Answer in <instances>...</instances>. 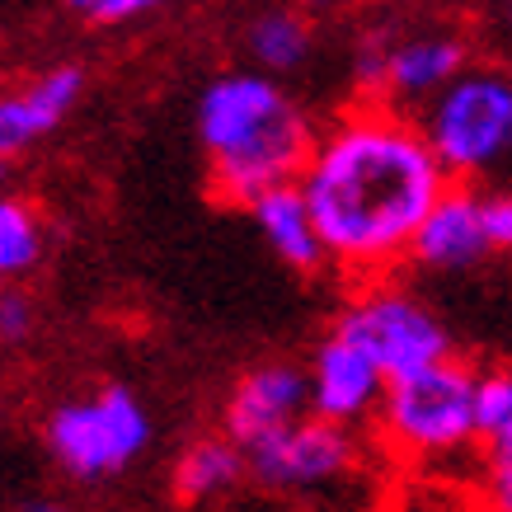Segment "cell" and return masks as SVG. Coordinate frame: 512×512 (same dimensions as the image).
Listing matches in <instances>:
<instances>
[{"mask_svg":"<svg viewBox=\"0 0 512 512\" xmlns=\"http://www.w3.org/2000/svg\"><path fill=\"white\" fill-rule=\"evenodd\" d=\"M480 447L484 456L512 451V372H480Z\"/></svg>","mask_w":512,"mask_h":512,"instance_id":"17","label":"cell"},{"mask_svg":"<svg viewBox=\"0 0 512 512\" xmlns=\"http://www.w3.org/2000/svg\"><path fill=\"white\" fill-rule=\"evenodd\" d=\"M245 212H249V221L259 226L264 245L273 249L287 268H296V273H320V268H329L325 240H320V226H315V217H311V202H306V193L296 184L254 198Z\"/></svg>","mask_w":512,"mask_h":512,"instance_id":"13","label":"cell"},{"mask_svg":"<svg viewBox=\"0 0 512 512\" xmlns=\"http://www.w3.org/2000/svg\"><path fill=\"white\" fill-rule=\"evenodd\" d=\"M334 329L343 339H353L390 381L451 357L447 325L414 292H404L395 278L357 282V292L348 296Z\"/></svg>","mask_w":512,"mask_h":512,"instance_id":"6","label":"cell"},{"mask_svg":"<svg viewBox=\"0 0 512 512\" xmlns=\"http://www.w3.org/2000/svg\"><path fill=\"white\" fill-rule=\"evenodd\" d=\"M484 503L489 512H512V451L484 456Z\"/></svg>","mask_w":512,"mask_h":512,"instance_id":"20","label":"cell"},{"mask_svg":"<svg viewBox=\"0 0 512 512\" xmlns=\"http://www.w3.org/2000/svg\"><path fill=\"white\" fill-rule=\"evenodd\" d=\"M306 381H311V414L339 423V428L372 423L390 386V376L353 339H343L339 329H329L325 339L315 343Z\"/></svg>","mask_w":512,"mask_h":512,"instance_id":"10","label":"cell"},{"mask_svg":"<svg viewBox=\"0 0 512 512\" xmlns=\"http://www.w3.org/2000/svg\"><path fill=\"white\" fill-rule=\"evenodd\" d=\"M52 461L76 480H109L137 461L151 442V414L127 386H104L94 395L57 404L43 423Z\"/></svg>","mask_w":512,"mask_h":512,"instance_id":"5","label":"cell"},{"mask_svg":"<svg viewBox=\"0 0 512 512\" xmlns=\"http://www.w3.org/2000/svg\"><path fill=\"white\" fill-rule=\"evenodd\" d=\"M419 127L451 184L494 188L512 179V71L470 62L419 109Z\"/></svg>","mask_w":512,"mask_h":512,"instance_id":"3","label":"cell"},{"mask_svg":"<svg viewBox=\"0 0 512 512\" xmlns=\"http://www.w3.org/2000/svg\"><path fill=\"white\" fill-rule=\"evenodd\" d=\"M484 226L494 254H512V179L484 188Z\"/></svg>","mask_w":512,"mask_h":512,"instance_id":"19","label":"cell"},{"mask_svg":"<svg viewBox=\"0 0 512 512\" xmlns=\"http://www.w3.org/2000/svg\"><path fill=\"white\" fill-rule=\"evenodd\" d=\"M249 456V475L273 494H325L339 480H348L362 461L353 428H339L329 419H301L287 433L259 442Z\"/></svg>","mask_w":512,"mask_h":512,"instance_id":"7","label":"cell"},{"mask_svg":"<svg viewBox=\"0 0 512 512\" xmlns=\"http://www.w3.org/2000/svg\"><path fill=\"white\" fill-rule=\"evenodd\" d=\"M165 0H109L104 10H99V24H132V19H146L156 15Z\"/></svg>","mask_w":512,"mask_h":512,"instance_id":"21","label":"cell"},{"mask_svg":"<svg viewBox=\"0 0 512 512\" xmlns=\"http://www.w3.org/2000/svg\"><path fill=\"white\" fill-rule=\"evenodd\" d=\"M33 325H38V311H33L29 296L19 287H0V343L19 348L33 334Z\"/></svg>","mask_w":512,"mask_h":512,"instance_id":"18","label":"cell"},{"mask_svg":"<svg viewBox=\"0 0 512 512\" xmlns=\"http://www.w3.org/2000/svg\"><path fill=\"white\" fill-rule=\"evenodd\" d=\"M249 470V456L240 442L231 437H198V442H188L184 456H179V466H174V498L179 503H212L221 498L226 489L245 480Z\"/></svg>","mask_w":512,"mask_h":512,"instance_id":"14","label":"cell"},{"mask_svg":"<svg viewBox=\"0 0 512 512\" xmlns=\"http://www.w3.org/2000/svg\"><path fill=\"white\" fill-rule=\"evenodd\" d=\"M296 188L311 202L329 268L376 282L409 264V245L451 179L419 118L362 99L320 127Z\"/></svg>","mask_w":512,"mask_h":512,"instance_id":"1","label":"cell"},{"mask_svg":"<svg viewBox=\"0 0 512 512\" xmlns=\"http://www.w3.org/2000/svg\"><path fill=\"white\" fill-rule=\"evenodd\" d=\"M494 254L489 245V226H484V188L451 184L433 212L423 217L414 245H409V264L428 268V273H466Z\"/></svg>","mask_w":512,"mask_h":512,"instance_id":"11","label":"cell"},{"mask_svg":"<svg viewBox=\"0 0 512 512\" xmlns=\"http://www.w3.org/2000/svg\"><path fill=\"white\" fill-rule=\"evenodd\" d=\"M508 24H512V5H508Z\"/></svg>","mask_w":512,"mask_h":512,"instance_id":"25","label":"cell"},{"mask_svg":"<svg viewBox=\"0 0 512 512\" xmlns=\"http://www.w3.org/2000/svg\"><path fill=\"white\" fill-rule=\"evenodd\" d=\"M301 419H311V381H306V367H292V362L249 367L221 404V433L245 451L287 433Z\"/></svg>","mask_w":512,"mask_h":512,"instance_id":"9","label":"cell"},{"mask_svg":"<svg viewBox=\"0 0 512 512\" xmlns=\"http://www.w3.org/2000/svg\"><path fill=\"white\" fill-rule=\"evenodd\" d=\"M43 249H47L43 212L29 198L0 193V287L29 278L33 268L43 264Z\"/></svg>","mask_w":512,"mask_h":512,"instance_id":"15","label":"cell"},{"mask_svg":"<svg viewBox=\"0 0 512 512\" xmlns=\"http://www.w3.org/2000/svg\"><path fill=\"white\" fill-rule=\"evenodd\" d=\"M24 512H62L52 498H33V503H24Z\"/></svg>","mask_w":512,"mask_h":512,"instance_id":"23","label":"cell"},{"mask_svg":"<svg viewBox=\"0 0 512 512\" xmlns=\"http://www.w3.org/2000/svg\"><path fill=\"white\" fill-rule=\"evenodd\" d=\"M480 372L451 353L423 372L395 376L376 409V437L395 461L442 466L480 447Z\"/></svg>","mask_w":512,"mask_h":512,"instance_id":"4","label":"cell"},{"mask_svg":"<svg viewBox=\"0 0 512 512\" xmlns=\"http://www.w3.org/2000/svg\"><path fill=\"white\" fill-rule=\"evenodd\" d=\"M311 52V24L292 10H273V15L254 19L249 29V57L259 62L264 76H278V71H296Z\"/></svg>","mask_w":512,"mask_h":512,"instance_id":"16","label":"cell"},{"mask_svg":"<svg viewBox=\"0 0 512 512\" xmlns=\"http://www.w3.org/2000/svg\"><path fill=\"white\" fill-rule=\"evenodd\" d=\"M320 127L264 71H226L198 94V146L207 184L226 207H249L273 188L301 184Z\"/></svg>","mask_w":512,"mask_h":512,"instance_id":"2","label":"cell"},{"mask_svg":"<svg viewBox=\"0 0 512 512\" xmlns=\"http://www.w3.org/2000/svg\"><path fill=\"white\" fill-rule=\"evenodd\" d=\"M71 10H80V15H90V19H99V10L109 5V0H66Z\"/></svg>","mask_w":512,"mask_h":512,"instance_id":"22","label":"cell"},{"mask_svg":"<svg viewBox=\"0 0 512 512\" xmlns=\"http://www.w3.org/2000/svg\"><path fill=\"white\" fill-rule=\"evenodd\" d=\"M5 174H10V160L0 156V184H5Z\"/></svg>","mask_w":512,"mask_h":512,"instance_id":"24","label":"cell"},{"mask_svg":"<svg viewBox=\"0 0 512 512\" xmlns=\"http://www.w3.org/2000/svg\"><path fill=\"white\" fill-rule=\"evenodd\" d=\"M470 66V52L456 33H414L400 43H372L357 52V85L372 104H428Z\"/></svg>","mask_w":512,"mask_h":512,"instance_id":"8","label":"cell"},{"mask_svg":"<svg viewBox=\"0 0 512 512\" xmlns=\"http://www.w3.org/2000/svg\"><path fill=\"white\" fill-rule=\"evenodd\" d=\"M80 94H85L80 66H52L29 85L0 94V156L15 160L33 151L43 137H52L66 113L80 104Z\"/></svg>","mask_w":512,"mask_h":512,"instance_id":"12","label":"cell"},{"mask_svg":"<svg viewBox=\"0 0 512 512\" xmlns=\"http://www.w3.org/2000/svg\"><path fill=\"white\" fill-rule=\"evenodd\" d=\"M0 409H5V400H0Z\"/></svg>","mask_w":512,"mask_h":512,"instance_id":"26","label":"cell"}]
</instances>
